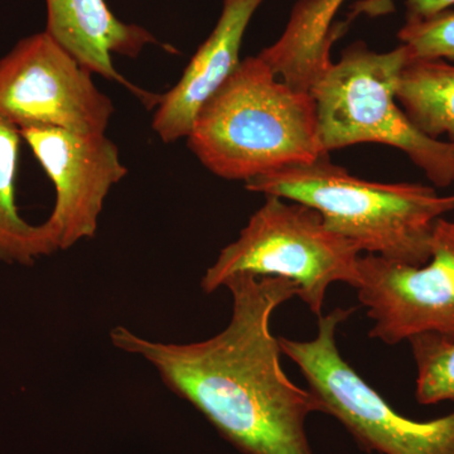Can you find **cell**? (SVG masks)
I'll list each match as a JSON object with an SVG mask.
<instances>
[{
  "instance_id": "16",
  "label": "cell",
  "mask_w": 454,
  "mask_h": 454,
  "mask_svg": "<svg viewBox=\"0 0 454 454\" xmlns=\"http://www.w3.org/2000/svg\"><path fill=\"white\" fill-rule=\"evenodd\" d=\"M411 59H438L454 64V11L411 18L397 33Z\"/></svg>"
},
{
  "instance_id": "15",
  "label": "cell",
  "mask_w": 454,
  "mask_h": 454,
  "mask_svg": "<svg viewBox=\"0 0 454 454\" xmlns=\"http://www.w3.org/2000/svg\"><path fill=\"white\" fill-rule=\"evenodd\" d=\"M409 342L417 364V402L432 405L454 400V339L422 333Z\"/></svg>"
},
{
  "instance_id": "7",
  "label": "cell",
  "mask_w": 454,
  "mask_h": 454,
  "mask_svg": "<svg viewBox=\"0 0 454 454\" xmlns=\"http://www.w3.org/2000/svg\"><path fill=\"white\" fill-rule=\"evenodd\" d=\"M115 107L92 74L46 31L0 59V118L27 127L106 133Z\"/></svg>"
},
{
  "instance_id": "8",
  "label": "cell",
  "mask_w": 454,
  "mask_h": 454,
  "mask_svg": "<svg viewBox=\"0 0 454 454\" xmlns=\"http://www.w3.org/2000/svg\"><path fill=\"white\" fill-rule=\"evenodd\" d=\"M355 289L372 319V339L387 345L422 333L454 339V223L437 221L432 258L422 267L360 256Z\"/></svg>"
},
{
  "instance_id": "9",
  "label": "cell",
  "mask_w": 454,
  "mask_h": 454,
  "mask_svg": "<svg viewBox=\"0 0 454 454\" xmlns=\"http://www.w3.org/2000/svg\"><path fill=\"white\" fill-rule=\"evenodd\" d=\"M20 131L55 187V206L44 223L59 252L94 238L107 195L128 175L118 146L106 133L57 127Z\"/></svg>"
},
{
  "instance_id": "10",
  "label": "cell",
  "mask_w": 454,
  "mask_h": 454,
  "mask_svg": "<svg viewBox=\"0 0 454 454\" xmlns=\"http://www.w3.org/2000/svg\"><path fill=\"white\" fill-rule=\"evenodd\" d=\"M264 0H225L214 31L203 42L179 82L160 95L152 129L164 143L187 138L200 110L240 65L245 32Z\"/></svg>"
},
{
  "instance_id": "1",
  "label": "cell",
  "mask_w": 454,
  "mask_h": 454,
  "mask_svg": "<svg viewBox=\"0 0 454 454\" xmlns=\"http://www.w3.org/2000/svg\"><path fill=\"white\" fill-rule=\"evenodd\" d=\"M231 293L225 330L195 343H163L114 328L115 348L145 358L164 384L201 411L245 454H313L307 418L321 413L309 390L289 380L280 365L274 310L300 291L284 278L238 274L223 284Z\"/></svg>"
},
{
  "instance_id": "2",
  "label": "cell",
  "mask_w": 454,
  "mask_h": 454,
  "mask_svg": "<svg viewBox=\"0 0 454 454\" xmlns=\"http://www.w3.org/2000/svg\"><path fill=\"white\" fill-rule=\"evenodd\" d=\"M247 57L200 110L188 146L210 172L244 181L325 155L310 92Z\"/></svg>"
},
{
  "instance_id": "12",
  "label": "cell",
  "mask_w": 454,
  "mask_h": 454,
  "mask_svg": "<svg viewBox=\"0 0 454 454\" xmlns=\"http://www.w3.org/2000/svg\"><path fill=\"white\" fill-rule=\"evenodd\" d=\"M343 0H298L282 37L259 56L292 88L309 91L328 65L330 50L348 23H333Z\"/></svg>"
},
{
  "instance_id": "11",
  "label": "cell",
  "mask_w": 454,
  "mask_h": 454,
  "mask_svg": "<svg viewBox=\"0 0 454 454\" xmlns=\"http://www.w3.org/2000/svg\"><path fill=\"white\" fill-rule=\"evenodd\" d=\"M46 32L82 67L121 83L154 109L160 95L133 85L116 70L113 55L137 59L145 47L160 44L143 27L122 22L106 0H46Z\"/></svg>"
},
{
  "instance_id": "14",
  "label": "cell",
  "mask_w": 454,
  "mask_h": 454,
  "mask_svg": "<svg viewBox=\"0 0 454 454\" xmlns=\"http://www.w3.org/2000/svg\"><path fill=\"white\" fill-rule=\"evenodd\" d=\"M396 100L411 122L433 139L454 143V64L411 59L397 80Z\"/></svg>"
},
{
  "instance_id": "5",
  "label": "cell",
  "mask_w": 454,
  "mask_h": 454,
  "mask_svg": "<svg viewBox=\"0 0 454 454\" xmlns=\"http://www.w3.org/2000/svg\"><path fill=\"white\" fill-rule=\"evenodd\" d=\"M360 253L352 241L325 225L315 208L267 196L239 238L207 269L201 288L211 294L238 274L284 278L297 286L298 297L319 318L333 283L356 286Z\"/></svg>"
},
{
  "instance_id": "6",
  "label": "cell",
  "mask_w": 454,
  "mask_h": 454,
  "mask_svg": "<svg viewBox=\"0 0 454 454\" xmlns=\"http://www.w3.org/2000/svg\"><path fill=\"white\" fill-rule=\"evenodd\" d=\"M356 309L322 315L310 340L278 337L282 354L300 367L321 413L339 420L358 446L380 454H454V411L417 422L394 411L384 397L340 356L337 328Z\"/></svg>"
},
{
  "instance_id": "4",
  "label": "cell",
  "mask_w": 454,
  "mask_h": 454,
  "mask_svg": "<svg viewBox=\"0 0 454 454\" xmlns=\"http://www.w3.org/2000/svg\"><path fill=\"white\" fill-rule=\"evenodd\" d=\"M411 51L370 50L363 41L317 77L309 92L316 103L319 140L325 154L360 143H379L404 152L435 186L454 182V145L426 136L396 100L397 80Z\"/></svg>"
},
{
  "instance_id": "3",
  "label": "cell",
  "mask_w": 454,
  "mask_h": 454,
  "mask_svg": "<svg viewBox=\"0 0 454 454\" xmlns=\"http://www.w3.org/2000/svg\"><path fill=\"white\" fill-rule=\"evenodd\" d=\"M250 192L303 203L361 252L422 267L432 258L435 225L454 211V195L419 184H380L349 175L330 154L245 182Z\"/></svg>"
},
{
  "instance_id": "18",
  "label": "cell",
  "mask_w": 454,
  "mask_h": 454,
  "mask_svg": "<svg viewBox=\"0 0 454 454\" xmlns=\"http://www.w3.org/2000/svg\"><path fill=\"white\" fill-rule=\"evenodd\" d=\"M453 145H454V143H453Z\"/></svg>"
},
{
  "instance_id": "13",
  "label": "cell",
  "mask_w": 454,
  "mask_h": 454,
  "mask_svg": "<svg viewBox=\"0 0 454 454\" xmlns=\"http://www.w3.org/2000/svg\"><path fill=\"white\" fill-rule=\"evenodd\" d=\"M22 140L16 125L0 118V262L28 267L59 249L46 223L33 225L18 210L16 182Z\"/></svg>"
},
{
  "instance_id": "17",
  "label": "cell",
  "mask_w": 454,
  "mask_h": 454,
  "mask_svg": "<svg viewBox=\"0 0 454 454\" xmlns=\"http://www.w3.org/2000/svg\"><path fill=\"white\" fill-rule=\"evenodd\" d=\"M395 0H358L352 7L348 22L360 16L378 18L394 12ZM406 20L427 18L454 7V0H404Z\"/></svg>"
}]
</instances>
